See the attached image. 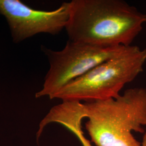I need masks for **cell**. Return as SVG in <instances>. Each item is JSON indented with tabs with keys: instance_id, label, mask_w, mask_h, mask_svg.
I'll return each instance as SVG.
<instances>
[{
	"instance_id": "obj_1",
	"label": "cell",
	"mask_w": 146,
	"mask_h": 146,
	"mask_svg": "<svg viewBox=\"0 0 146 146\" xmlns=\"http://www.w3.org/2000/svg\"><path fill=\"white\" fill-rule=\"evenodd\" d=\"M65 27L69 41L128 47L141 33L146 14L122 0H73Z\"/></svg>"
},
{
	"instance_id": "obj_2",
	"label": "cell",
	"mask_w": 146,
	"mask_h": 146,
	"mask_svg": "<svg viewBox=\"0 0 146 146\" xmlns=\"http://www.w3.org/2000/svg\"><path fill=\"white\" fill-rule=\"evenodd\" d=\"M85 127L97 146H141L132 131L145 133L146 88H133L116 98L82 103L77 101Z\"/></svg>"
},
{
	"instance_id": "obj_3",
	"label": "cell",
	"mask_w": 146,
	"mask_h": 146,
	"mask_svg": "<svg viewBox=\"0 0 146 146\" xmlns=\"http://www.w3.org/2000/svg\"><path fill=\"white\" fill-rule=\"evenodd\" d=\"M146 48L130 46L61 89L52 97L62 101L92 102L116 98L143 70Z\"/></svg>"
},
{
	"instance_id": "obj_4",
	"label": "cell",
	"mask_w": 146,
	"mask_h": 146,
	"mask_svg": "<svg viewBox=\"0 0 146 146\" xmlns=\"http://www.w3.org/2000/svg\"><path fill=\"white\" fill-rule=\"evenodd\" d=\"M126 47H100L69 40L61 50L45 49L50 68L42 89L36 93L35 97L48 96L52 99L54 95L66 85L100 64L120 54Z\"/></svg>"
},
{
	"instance_id": "obj_5",
	"label": "cell",
	"mask_w": 146,
	"mask_h": 146,
	"mask_svg": "<svg viewBox=\"0 0 146 146\" xmlns=\"http://www.w3.org/2000/svg\"><path fill=\"white\" fill-rule=\"evenodd\" d=\"M70 2H63L52 11L33 9L19 0H0V14L11 29L13 41L21 42L40 33L56 35L65 29Z\"/></svg>"
},
{
	"instance_id": "obj_6",
	"label": "cell",
	"mask_w": 146,
	"mask_h": 146,
	"mask_svg": "<svg viewBox=\"0 0 146 146\" xmlns=\"http://www.w3.org/2000/svg\"><path fill=\"white\" fill-rule=\"evenodd\" d=\"M84 119L73 101H62L53 107L39 125L37 135L41 136L44 127L50 123H58L64 126L77 136L83 146H92L90 142L84 136L82 131Z\"/></svg>"
},
{
	"instance_id": "obj_7",
	"label": "cell",
	"mask_w": 146,
	"mask_h": 146,
	"mask_svg": "<svg viewBox=\"0 0 146 146\" xmlns=\"http://www.w3.org/2000/svg\"><path fill=\"white\" fill-rule=\"evenodd\" d=\"M141 146H146V131L143 137V140L142 143H141Z\"/></svg>"
}]
</instances>
